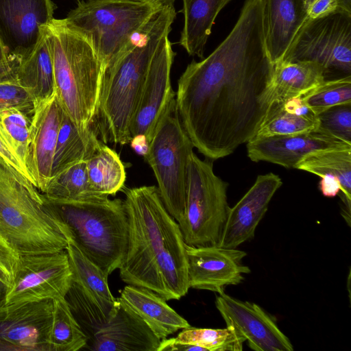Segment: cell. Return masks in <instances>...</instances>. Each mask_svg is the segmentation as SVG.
Masks as SVG:
<instances>
[{
	"label": "cell",
	"instance_id": "1",
	"mask_svg": "<svg viewBox=\"0 0 351 351\" xmlns=\"http://www.w3.org/2000/svg\"><path fill=\"white\" fill-rule=\"evenodd\" d=\"M274 64L267 50L262 0H245L232 31L178 81L177 112L194 147L210 160L253 138L269 108Z\"/></svg>",
	"mask_w": 351,
	"mask_h": 351
},
{
	"label": "cell",
	"instance_id": "2",
	"mask_svg": "<svg viewBox=\"0 0 351 351\" xmlns=\"http://www.w3.org/2000/svg\"><path fill=\"white\" fill-rule=\"evenodd\" d=\"M128 222L126 252L119 267L128 285L145 288L166 301L179 300L189 289L185 243L158 187L123 188Z\"/></svg>",
	"mask_w": 351,
	"mask_h": 351
},
{
	"label": "cell",
	"instance_id": "3",
	"mask_svg": "<svg viewBox=\"0 0 351 351\" xmlns=\"http://www.w3.org/2000/svg\"><path fill=\"white\" fill-rule=\"evenodd\" d=\"M176 16L174 6L158 8L104 71L95 117L104 143H130V125L150 62Z\"/></svg>",
	"mask_w": 351,
	"mask_h": 351
},
{
	"label": "cell",
	"instance_id": "4",
	"mask_svg": "<svg viewBox=\"0 0 351 351\" xmlns=\"http://www.w3.org/2000/svg\"><path fill=\"white\" fill-rule=\"evenodd\" d=\"M55 93L64 110L82 132L94 122L103 70L89 40L63 19L47 25Z\"/></svg>",
	"mask_w": 351,
	"mask_h": 351
},
{
	"label": "cell",
	"instance_id": "5",
	"mask_svg": "<svg viewBox=\"0 0 351 351\" xmlns=\"http://www.w3.org/2000/svg\"><path fill=\"white\" fill-rule=\"evenodd\" d=\"M43 204L61 232L101 271L119 269L126 252L128 222L123 202L108 196L75 201L46 198Z\"/></svg>",
	"mask_w": 351,
	"mask_h": 351
},
{
	"label": "cell",
	"instance_id": "6",
	"mask_svg": "<svg viewBox=\"0 0 351 351\" xmlns=\"http://www.w3.org/2000/svg\"><path fill=\"white\" fill-rule=\"evenodd\" d=\"M0 234L19 255L59 252L68 243L45 208L42 193L1 161Z\"/></svg>",
	"mask_w": 351,
	"mask_h": 351
},
{
	"label": "cell",
	"instance_id": "7",
	"mask_svg": "<svg viewBox=\"0 0 351 351\" xmlns=\"http://www.w3.org/2000/svg\"><path fill=\"white\" fill-rule=\"evenodd\" d=\"M158 8L150 0H78L64 20L89 40L104 73Z\"/></svg>",
	"mask_w": 351,
	"mask_h": 351
},
{
	"label": "cell",
	"instance_id": "8",
	"mask_svg": "<svg viewBox=\"0 0 351 351\" xmlns=\"http://www.w3.org/2000/svg\"><path fill=\"white\" fill-rule=\"evenodd\" d=\"M64 298L86 337L83 350L157 351L161 341L141 318L119 301L116 315L108 316L74 282Z\"/></svg>",
	"mask_w": 351,
	"mask_h": 351
},
{
	"label": "cell",
	"instance_id": "9",
	"mask_svg": "<svg viewBox=\"0 0 351 351\" xmlns=\"http://www.w3.org/2000/svg\"><path fill=\"white\" fill-rule=\"evenodd\" d=\"M228 184L217 176L210 160L190 156L185 209L178 223L184 242L192 247L217 245L230 206Z\"/></svg>",
	"mask_w": 351,
	"mask_h": 351
},
{
	"label": "cell",
	"instance_id": "10",
	"mask_svg": "<svg viewBox=\"0 0 351 351\" xmlns=\"http://www.w3.org/2000/svg\"><path fill=\"white\" fill-rule=\"evenodd\" d=\"M193 147L180 120L174 98L143 156L154 171L165 208L177 223L184 213L188 165Z\"/></svg>",
	"mask_w": 351,
	"mask_h": 351
},
{
	"label": "cell",
	"instance_id": "11",
	"mask_svg": "<svg viewBox=\"0 0 351 351\" xmlns=\"http://www.w3.org/2000/svg\"><path fill=\"white\" fill-rule=\"evenodd\" d=\"M281 60L313 61L326 75L351 73V13L338 10L317 19H307Z\"/></svg>",
	"mask_w": 351,
	"mask_h": 351
},
{
	"label": "cell",
	"instance_id": "12",
	"mask_svg": "<svg viewBox=\"0 0 351 351\" xmlns=\"http://www.w3.org/2000/svg\"><path fill=\"white\" fill-rule=\"evenodd\" d=\"M72 282L66 250L19 255L5 304L64 298Z\"/></svg>",
	"mask_w": 351,
	"mask_h": 351
},
{
	"label": "cell",
	"instance_id": "13",
	"mask_svg": "<svg viewBox=\"0 0 351 351\" xmlns=\"http://www.w3.org/2000/svg\"><path fill=\"white\" fill-rule=\"evenodd\" d=\"M53 300L0 306V351H51Z\"/></svg>",
	"mask_w": 351,
	"mask_h": 351
},
{
	"label": "cell",
	"instance_id": "14",
	"mask_svg": "<svg viewBox=\"0 0 351 351\" xmlns=\"http://www.w3.org/2000/svg\"><path fill=\"white\" fill-rule=\"evenodd\" d=\"M56 8L52 0H0V40L11 62L33 51Z\"/></svg>",
	"mask_w": 351,
	"mask_h": 351
},
{
	"label": "cell",
	"instance_id": "15",
	"mask_svg": "<svg viewBox=\"0 0 351 351\" xmlns=\"http://www.w3.org/2000/svg\"><path fill=\"white\" fill-rule=\"evenodd\" d=\"M174 56L169 35H166L157 48L147 73L130 125L132 139L142 136L149 143L159 121L175 98L170 78Z\"/></svg>",
	"mask_w": 351,
	"mask_h": 351
},
{
	"label": "cell",
	"instance_id": "16",
	"mask_svg": "<svg viewBox=\"0 0 351 351\" xmlns=\"http://www.w3.org/2000/svg\"><path fill=\"white\" fill-rule=\"evenodd\" d=\"M185 250L190 288L222 294L226 287L241 283L250 272L242 262L247 253L237 248L185 244Z\"/></svg>",
	"mask_w": 351,
	"mask_h": 351
},
{
	"label": "cell",
	"instance_id": "17",
	"mask_svg": "<svg viewBox=\"0 0 351 351\" xmlns=\"http://www.w3.org/2000/svg\"><path fill=\"white\" fill-rule=\"evenodd\" d=\"M215 306L226 326L232 327L256 351H293L287 337L274 318L255 303L241 301L225 293L216 298Z\"/></svg>",
	"mask_w": 351,
	"mask_h": 351
},
{
	"label": "cell",
	"instance_id": "18",
	"mask_svg": "<svg viewBox=\"0 0 351 351\" xmlns=\"http://www.w3.org/2000/svg\"><path fill=\"white\" fill-rule=\"evenodd\" d=\"M64 110L56 93L36 106L31 117L26 169L41 193L50 180L53 154Z\"/></svg>",
	"mask_w": 351,
	"mask_h": 351
},
{
	"label": "cell",
	"instance_id": "19",
	"mask_svg": "<svg viewBox=\"0 0 351 351\" xmlns=\"http://www.w3.org/2000/svg\"><path fill=\"white\" fill-rule=\"evenodd\" d=\"M282 184L281 178L274 173L259 175L247 193L230 208L217 245L237 248L253 239L272 197Z\"/></svg>",
	"mask_w": 351,
	"mask_h": 351
},
{
	"label": "cell",
	"instance_id": "20",
	"mask_svg": "<svg viewBox=\"0 0 351 351\" xmlns=\"http://www.w3.org/2000/svg\"><path fill=\"white\" fill-rule=\"evenodd\" d=\"M347 145L351 144L318 128L296 134L254 137L246 147L247 156L254 162L265 161L291 169L309 152Z\"/></svg>",
	"mask_w": 351,
	"mask_h": 351
},
{
	"label": "cell",
	"instance_id": "21",
	"mask_svg": "<svg viewBox=\"0 0 351 351\" xmlns=\"http://www.w3.org/2000/svg\"><path fill=\"white\" fill-rule=\"evenodd\" d=\"M265 45L273 62L280 61L308 19L304 0H262Z\"/></svg>",
	"mask_w": 351,
	"mask_h": 351
},
{
	"label": "cell",
	"instance_id": "22",
	"mask_svg": "<svg viewBox=\"0 0 351 351\" xmlns=\"http://www.w3.org/2000/svg\"><path fill=\"white\" fill-rule=\"evenodd\" d=\"M118 300L141 318L160 341L191 326L163 298L145 288L125 286Z\"/></svg>",
	"mask_w": 351,
	"mask_h": 351
},
{
	"label": "cell",
	"instance_id": "23",
	"mask_svg": "<svg viewBox=\"0 0 351 351\" xmlns=\"http://www.w3.org/2000/svg\"><path fill=\"white\" fill-rule=\"evenodd\" d=\"M326 76V69L316 62H276L268 89L269 106L282 104L289 99L305 94L322 83Z\"/></svg>",
	"mask_w": 351,
	"mask_h": 351
},
{
	"label": "cell",
	"instance_id": "24",
	"mask_svg": "<svg viewBox=\"0 0 351 351\" xmlns=\"http://www.w3.org/2000/svg\"><path fill=\"white\" fill-rule=\"evenodd\" d=\"M14 74L31 95L34 108L55 94L53 69L47 26L33 51L16 63Z\"/></svg>",
	"mask_w": 351,
	"mask_h": 351
},
{
	"label": "cell",
	"instance_id": "25",
	"mask_svg": "<svg viewBox=\"0 0 351 351\" xmlns=\"http://www.w3.org/2000/svg\"><path fill=\"white\" fill-rule=\"evenodd\" d=\"M232 0H182L184 24L179 45L190 56L204 58L205 46L219 12Z\"/></svg>",
	"mask_w": 351,
	"mask_h": 351
},
{
	"label": "cell",
	"instance_id": "26",
	"mask_svg": "<svg viewBox=\"0 0 351 351\" xmlns=\"http://www.w3.org/2000/svg\"><path fill=\"white\" fill-rule=\"evenodd\" d=\"M295 169L319 177L326 174L336 176L341 184V215L344 217L350 216L351 145L309 152L296 164Z\"/></svg>",
	"mask_w": 351,
	"mask_h": 351
},
{
	"label": "cell",
	"instance_id": "27",
	"mask_svg": "<svg viewBox=\"0 0 351 351\" xmlns=\"http://www.w3.org/2000/svg\"><path fill=\"white\" fill-rule=\"evenodd\" d=\"M67 241L66 251L72 271L73 282L78 285L106 315H116L120 302L110 292L108 276L71 240Z\"/></svg>",
	"mask_w": 351,
	"mask_h": 351
},
{
	"label": "cell",
	"instance_id": "28",
	"mask_svg": "<svg viewBox=\"0 0 351 351\" xmlns=\"http://www.w3.org/2000/svg\"><path fill=\"white\" fill-rule=\"evenodd\" d=\"M102 143L92 128L86 132H80L64 112L53 154L51 177L75 162L88 160Z\"/></svg>",
	"mask_w": 351,
	"mask_h": 351
},
{
	"label": "cell",
	"instance_id": "29",
	"mask_svg": "<svg viewBox=\"0 0 351 351\" xmlns=\"http://www.w3.org/2000/svg\"><path fill=\"white\" fill-rule=\"evenodd\" d=\"M86 165L88 182L95 192L115 195L124 188L125 167L119 155L105 143L86 160Z\"/></svg>",
	"mask_w": 351,
	"mask_h": 351
},
{
	"label": "cell",
	"instance_id": "30",
	"mask_svg": "<svg viewBox=\"0 0 351 351\" xmlns=\"http://www.w3.org/2000/svg\"><path fill=\"white\" fill-rule=\"evenodd\" d=\"M42 194L47 199L58 201L82 200L106 195L95 192L90 187L86 160L75 162L51 177Z\"/></svg>",
	"mask_w": 351,
	"mask_h": 351
},
{
	"label": "cell",
	"instance_id": "31",
	"mask_svg": "<svg viewBox=\"0 0 351 351\" xmlns=\"http://www.w3.org/2000/svg\"><path fill=\"white\" fill-rule=\"evenodd\" d=\"M86 341V337L72 314L65 298L53 299L51 351L83 350Z\"/></svg>",
	"mask_w": 351,
	"mask_h": 351
},
{
	"label": "cell",
	"instance_id": "32",
	"mask_svg": "<svg viewBox=\"0 0 351 351\" xmlns=\"http://www.w3.org/2000/svg\"><path fill=\"white\" fill-rule=\"evenodd\" d=\"M319 125V119L313 113L297 115L285 111L282 104H274L270 106L254 137L308 132L318 129Z\"/></svg>",
	"mask_w": 351,
	"mask_h": 351
},
{
	"label": "cell",
	"instance_id": "33",
	"mask_svg": "<svg viewBox=\"0 0 351 351\" xmlns=\"http://www.w3.org/2000/svg\"><path fill=\"white\" fill-rule=\"evenodd\" d=\"M173 339L176 343L201 346L206 351H241L245 341L231 326L221 329L190 326L182 329Z\"/></svg>",
	"mask_w": 351,
	"mask_h": 351
},
{
	"label": "cell",
	"instance_id": "34",
	"mask_svg": "<svg viewBox=\"0 0 351 351\" xmlns=\"http://www.w3.org/2000/svg\"><path fill=\"white\" fill-rule=\"evenodd\" d=\"M300 97L315 115L335 106L351 104V75L325 80Z\"/></svg>",
	"mask_w": 351,
	"mask_h": 351
},
{
	"label": "cell",
	"instance_id": "35",
	"mask_svg": "<svg viewBox=\"0 0 351 351\" xmlns=\"http://www.w3.org/2000/svg\"><path fill=\"white\" fill-rule=\"evenodd\" d=\"M29 115L16 108H0V133L25 169L32 117Z\"/></svg>",
	"mask_w": 351,
	"mask_h": 351
},
{
	"label": "cell",
	"instance_id": "36",
	"mask_svg": "<svg viewBox=\"0 0 351 351\" xmlns=\"http://www.w3.org/2000/svg\"><path fill=\"white\" fill-rule=\"evenodd\" d=\"M317 116L319 129L351 144V104L332 106Z\"/></svg>",
	"mask_w": 351,
	"mask_h": 351
},
{
	"label": "cell",
	"instance_id": "37",
	"mask_svg": "<svg viewBox=\"0 0 351 351\" xmlns=\"http://www.w3.org/2000/svg\"><path fill=\"white\" fill-rule=\"evenodd\" d=\"M16 108L32 114L33 99L14 73L0 79V108Z\"/></svg>",
	"mask_w": 351,
	"mask_h": 351
},
{
	"label": "cell",
	"instance_id": "38",
	"mask_svg": "<svg viewBox=\"0 0 351 351\" xmlns=\"http://www.w3.org/2000/svg\"><path fill=\"white\" fill-rule=\"evenodd\" d=\"M19 255L0 234V280L10 287L12 285Z\"/></svg>",
	"mask_w": 351,
	"mask_h": 351
},
{
	"label": "cell",
	"instance_id": "39",
	"mask_svg": "<svg viewBox=\"0 0 351 351\" xmlns=\"http://www.w3.org/2000/svg\"><path fill=\"white\" fill-rule=\"evenodd\" d=\"M308 19H317L335 12L339 9L338 0H304Z\"/></svg>",
	"mask_w": 351,
	"mask_h": 351
},
{
	"label": "cell",
	"instance_id": "40",
	"mask_svg": "<svg viewBox=\"0 0 351 351\" xmlns=\"http://www.w3.org/2000/svg\"><path fill=\"white\" fill-rule=\"evenodd\" d=\"M0 161L5 163L19 172L33 184V180L16 154L5 141L0 133Z\"/></svg>",
	"mask_w": 351,
	"mask_h": 351
},
{
	"label": "cell",
	"instance_id": "41",
	"mask_svg": "<svg viewBox=\"0 0 351 351\" xmlns=\"http://www.w3.org/2000/svg\"><path fill=\"white\" fill-rule=\"evenodd\" d=\"M319 188L323 195L328 197H333L341 191V184L339 179L330 174L321 177Z\"/></svg>",
	"mask_w": 351,
	"mask_h": 351
},
{
	"label": "cell",
	"instance_id": "42",
	"mask_svg": "<svg viewBox=\"0 0 351 351\" xmlns=\"http://www.w3.org/2000/svg\"><path fill=\"white\" fill-rule=\"evenodd\" d=\"M282 109L297 115H306L313 113L302 100L300 96L286 100L282 104Z\"/></svg>",
	"mask_w": 351,
	"mask_h": 351
},
{
	"label": "cell",
	"instance_id": "43",
	"mask_svg": "<svg viewBox=\"0 0 351 351\" xmlns=\"http://www.w3.org/2000/svg\"><path fill=\"white\" fill-rule=\"evenodd\" d=\"M0 64L14 68V63L10 61L0 40Z\"/></svg>",
	"mask_w": 351,
	"mask_h": 351
},
{
	"label": "cell",
	"instance_id": "44",
	"mask_svg": "<svg viewBox=\"0 0 351 351\" xmlns=\"http://www.w3.org/2000/svg\"><path fill=\"white\" fill-rule=\"evenodd\" d=\"M10 287L3 280H0V306L5 303L6 296Z\"/></svg>",
	"mask_w": 351,
	"mask_h": 351
},
{
	"label": "cell",
	"instance_id": "45",
	"mask_svg": "<svg viewBox=\"0 0 351 351\" xmlns=\"http://www.w3.org/2000/svg\"><path fill=\"white\" fill-rule=\"evenodd\" d=\"M157 7L173 6L176 0H150Z\"/></svg>",
	"mask_w": 351,
	"mask_h": 351
},
{
	"label": "cell",
	"instance_id": "46",
	"mask_svg": "<svg viewBox=\"0 0 351 351\" xmlns=\"http://www.w3.org/2000/svg\"><path fill=\"white\" fill-rule=\"evenodd\" d=\"M339 9L351 13V0H338Z\"/></svg>",
	"mask_w": 351,
	"mask_h": 351
},
{
	"label": "cell",
	"instance_id": "47",
	"mask_svg": "<svg viewBox=\"0 0 351 351\" xmlns=\"http://www.w3.org/2000/svg\"><path fill=\"white\" fill-rule=\"evenodd\" d=\"M14 73V68L0 64V79Z\"/></svg>",
	"mask_w": 351,
	"mask_h": 351
},
{
	"label": "cell",
	"instance_id": "48",
	"mask_svg": "<svg viewBox=\"0 0 351 351\" xmlns=\"http://www.w3.org/2000/svg\"><path fill=\"white\" fill-rule=\"evenodd\" d=\"M137 1H147V0H137Z\"/></svg>",
	"mask_w": 351,
	"mask_h": 351
}]
</instances>
